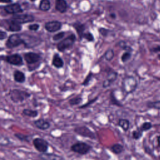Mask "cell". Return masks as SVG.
Returning <instances> with one entry per match:
<instances>
[{
  "instance_id": "obj_1",
  "label": "cell",
  "mask_w": 160,
  "mask_h": 160,
  "mask_svg": "<svg viewBox=\"0 0 160 160\" xmlns=\"http://www.w3.org/2000/svg\"><path fill=\"white\" fill-rule=\"evenodd\" d=\"M9 96L10 99L13 102L21 103L29 98L31 96V94L26 91L18 89H13L9 91Z\"/></svg>"
},
{
  "instance_id": "obj_2",
  "label": "cell",
  "mask_w": 160,
  "mask_h": 160,
  "mask_svg": "<svg viewBox=\"0 0 160 160\" xmlns=\"http://www.w3.org/2000/svg\"><path fill=\"white\" fill-rule=\"evenodd\" d=\"M70 149L75 153L84 156L91 152L92 149V146L86 142L77 141L71 146Z\"/></svg>"
},
{
  "instance_id": "obj_3",
  "label": "cell",
  "mask_w": 160,
  "mask_h": 160,
  "mask_svg": "<svg viewBox=\"0 0 160 160\" xmlns=\"http://www.w3.org/2000/svg\"><path fill=\"white\" fill-rule=\"evenodd\" d=\"M137 81L133 76H126L122 81V89L126 94L134 92L137 88Z\"/></svg>"
},
{
  "instance_id": "obj_4",
  "label": "cell",
  "mask_w": 160,
  "mask_h": 160,
  "mask_svg": "<svg viewBox=\"0 0 160 160\" xmlns=\"http://www.w3.org/2000/svg\"><path fill=\"white\" fill-rule=\"evenodd\" d=\"M76 38L74 34H71L65 39L61 40L57 44V49L60 52H64L67 49H69L72 47Z\"/></svg>"
},
{
  "instance_id": "obj_5",
  "label": "cell",
  "mask_w": 160,
  "mask_h": 160,
  "mask_svg": "<svg viewBox=\"0 0 160 160\" xmlns=\"http://www.w3.org/2000/svg\"><path fill=\"white\" fill-rule=\"evenodd\" d=\"M32 143L34 148L37 151L40 153L47 152L49 149V142L48 141L42 138L36 137L32 139Z\"/></svg>"
},
{
  "instance_id": "obj_6",
  "label": "cell",
  "mask_w": 160,
  "mask_h": 160,
  "mask_svg": "<svg viewBox=\"0 0 160 160\" xmlns=\"http://www.w3.org/2000/svg\"><path fill=\"white\" fill-rule=\"evenodd\" d=\"M73 131L76 134L81 136L82 137H84V138H89V139H91L92 140H94L96 138L94 132L91 129H89L88 126H86L85 125L76 126L74 128Z\"/></svg>"
},
{
  "instance_id": "obj_7",
  "label": "cell",
  "mask_w": 160,
  "mask_h": 160,
  "mask_svg": "<svg viewBox=\"0 0 160 160\" xmlns=\"http://www.w3.org/2000/svg\"><path fill=\"white\" fill-rule=\"evenodd\" d=\"M21 44L24 45V41L21 35L19 34H12L10 35L6 42V46L9 49L16 48Z\"/></svg>"
},
{
  "instance_id": "obj_8",
  "label": "cell",
  "mask_w": 160,
  "mask_h": 160,
  "mask_svg": "<svg viewBox=\"0 0 160 160\" xmlns=\"http://www.w3.org/2000/svg\"><path fill=\"white\" fill-rule=\"evenodd\" d=\"M22 34L24 37H22V34L21 35L24 41V46L27 48H32L35 46H37L39 44H41L42 41L41 39L38 37L28 35V34Z\"/></svg>"
},
{
  "instance_id": "obj_9",
  "label": "cell",
  "mask_w": 160,
  "mask_h": 160,
  "mask_svg": "<svg viewBox=\"0 0 160 160\" xmlns=\"http://www.w3.org/2000/svg\"><path fill=\"white\" fill-rule=\"evenodd\" d=\"M12 20L18 22L19 24H24L31 22L34 21V17L29 14H14L11 18Z\"/></svg>"
},
{
  "instance_id": "obj_10",
  "label": "cell",
  "mask_w": 160,
  "mask_h": 160,
  "mask_svg": "<svg viewBox=\"0 0 160 160\" xmlns=\"http://www.w3.org/2000/svg\"><path fill=\"white\" fill-rule=\"evenodd\" d=\"M2 59H4L8 63L14 66H21L23 64L22 58L18 54H13L8 56H6L4 58L1 57Z\"/></svg>"
},
{
  "instance_id": "obj_11",
  "label": "cell",
  "mask_w": 160,
  "mask_h": 160,
  "mask_svg": "<svg viewBox=\"0 0 160 160\" xmlns=\"http://www.w3.org/2000/svg\"><path fill=\"white\" fill-rule=\"evenodd\" d=\"M4 9L8 14H12L13 15L23 12V9L19 3H12L6 5L4 6Z\"/></svg>"
},
{
  "instance_id": "obj_12",
  "label": "cell",
  "mask_w": 160,
  "mask_h": 160,
  "mask_svg": "<svg viewBox=\"0 0 160 160\" xmlns=\"http://www.w3.org/2000/svg\"><path fill=\"white\" fill-rule=\"evenodd\" d=\"M62 28V22L58 21H52L45 23L44 28L49 32H54L60 30Z\"/></svg>"
},
{
  "instance_id": "obj_13",
  "label": "cell",
  "mask_w": 160,
  "mask_h": 160,
  "mask_svg": "<svg viewBox=\"0 0 160 160\" xmlns=\"http://www.w3.org/2000/svg\"><path fill=\"white\" fill-rule=\"evenodd\" d=\"M35 127L41 131H46L51 127V123L44 118H39L33 121Z\"/></svg>"
},
{
  "instance_id": "obj_14",
  "label": "cell",
  "mask_w": 160,
  "mask_h": 160,
  "mask_svg": "<svg viewBox=\"0 0 160 160\" xmlns=\"http://www.w3.org/2000/svg\"><path fill=\"white\" fill-rule=\"evenodd\" d=\"M24 58L28 64H33L39 61L41 59V56L37 53L28 52L24 54Z\"/></svg>"
},
{
  "instance_id": "obj_15",
  "label": "cell",
  "mask_w": 160,
  "mask_h": 160,
  "mask_svg": "<svg viewBox=\"0 0 160 160\" xmlns=\"http://www.w3.org/2000/svg\"><path fill=\"white\" fill-rule=\"evenodd\" d=\"M39 156L42 160H66L62 156L52 152L40 153Z\"/></svg>"
},
{
  "instance_id": "obj_16",
  "label": "cell",
  "mask_w": 160,
  "mask_h": 160,
  "mask_svg": "<svg viewBox=\"0 0 160 160\" xmlns=\"http://www.w3.org/2000/svg\"><path fill=\"white\" fill-rule=\"evenodd\" d=\"M118 77V73L116 71H111L108 74L107 79H105L102 82V88H107L109 87L112 83L115 81Z\"/></svg>"
},
{
  "instance_id": "obj_17",
  "label": "cell",
  "mask_w": 160,
  "mask_h": 160,
  "mask_svg": "<svg viewBox=\"0 0 160 160\" xmlns=\"http://www.w3.org/2000/svg\"><path fill=\"white\" fill-rule=\"evenodd\" d=\"M55 8L60 13H65L68 9V4L66 0H56Z\"/></svg>"
},
{
  "instance_id": "obj_18",
  "label": "cell",
  "mask_w": 160,
  "mask_h": 160,
  "mask_svg": "<svg viewBox=\"0 0 160 160\" xmlns=\"http://www.w3.org/2000/svg\"><path fill=\"white\" fill-rule=\"evenodd\" d=\"M9 30L11 32H19L22 29V26L18 22L10 19L7 20Z\"/></svg>"
},
{
  "instance_id": "obj_19",
  "label": "cell",
  "mask_w": 160,
  "mask_h": 160,
  "mask_svg": "<svg viewBox=\"0 0 160 160\" xmlns=\"http://www.w3.org/2000/svg\"><path fill=\"white\" fill-rule=\"evenodd\" d=\"M72 26L76 29L79 39H82L83 38V35L84 34V31H85L84 24H82L81 22L77 21L72 24Z\"/></svg>"
},
{
  "instance_id": "obj_20",
  "label": "cell",
  "mask_w": 160,
  "mask_h": 160,
  "mask_svg": "<svg viewBox=\"0 0 160 160\" xmlns=\"http://www.w3.org/2000/svg\"><path fill=\"white\" fill-rule=\"evenodd\" d=\"M110 151L116 155H119L124 151V148L120 143H114L109 147Z\"/></svg>"
},
{
  "instance_id": "obj_21",
  "label": "cell",
  "mask_w": 160,
  "mask_h": 160,
  "mask_svg": "<svg viewBox=\"0 0 160 160\" xmlns=\"http://www.w3.org/2000/svg\"><path fill=\"white\" fill-rule=\"evenodd\" d=\"M52 65L58 69L61 68L64 66V61L58 54H54L52 60Z\"/></svg>"
},
{
  "instance_id": "obj_22",
  "label": "cell",
  "mask_w": 160,
  "mask_h": 160,
  "mask_svg": "<svg viewBox=\"0 0 160 160\" xmlns=\"http://www.w3.org/2000/svg\"><path fill=\"white\" fill-rule=\"evenodd\" d=\"M118 126L120 127L123 130V131L126 132L130 128V121L128 119L120 118L118 121Z\"/></svg>"
},
{
  "instance_id": "obj_23",
  "label": "cell",
  "mask_w": 160,
  "mask_h": 160,
  "mask_svg": "<svg viewBox=\"0 0 160 160\" xmlns=\"http://www.w3.org/2000/svg\"><path fill=\"white\" fill-rule=\"evenodd\" d=\"M13 78L16 82L19 83H23L26 81V77L24 72L21 71L16 70L13 73Z\"/></svg>"
},
{
  "instance_id": "obj_24",
  "label": "cell",
  "mask_w": 160,
  "mask_h": 160,
  "mask_svg": "<svg viewBox=\"0 0 160 160\" xmlns=\"http://www.w3.org/2000/svg\"><path fill=\"white\" fill-rule=\"evenodd\" d=\"M22 114L23 116H28L29 118H35L36 117H38L39 112L36 109H24L22 111Z\"/></svg>"
},
{
  "instance_id": "obj_25",
  "label": "cell",
  "mask_w": 160,
  "mask_h": 160,
  "mask_svg": "<svg viewBox=\"0 0 160 160\" xmlns=\"http://www.w3.org/2000/svg\"><path fill=\"white\" fill-rule=\"evenodd\" d=\"M14 136L19 141H20L21 142H29L31 141V139L32 137V136H30L28 134H24L21 132H16L14 134Z\"/></svg>"
},
{
  "instance_id": "obj_26",
  "label": "cell",
  "mask_w": 160,
  "mask_h": 160,
  "mask_svg": "<svg viewBox=\"0 0 160 160\" xmlns=\"http://www.w3.org/2000/svg\"><path fill=\"white\" fill-rule=\"evenodd\" d=\"M51 8V2L49 0H41L39 5V9L42 11H48Z\"/></svg>"
},
{
  "instance_id": "obj_27",
  "label": "cell",
  "mask_w": 160,
  "mask_h": 160,
  "mask_svg": "<svg viewBox=\"0 0 160 160\" xmlns=\"http://www.w3.org/2000/svg\"><path fill=\"white\" fill-rule=\"evenodd\" d=\"M109 101L110 104L112 105L116 106L118 107H123V104L117 99V98L114 96L113 91H111V92L109 94Z\"/></svg>"
},
{
  "instance_id": "obj_28",
  "label": "cell",
  "mask_w": 160,
  "mask_h": 160,
  "mask_svg": "<svg viewBox=\"0 0 160 160\" xmlns=\"http://www.w3.org/2000/svg\"><path fill=\"white\" fill-rule=\"evenodd\" d=\"M82 102V98L81 97V96L78 95L76 96L75 97H73L72 98H71L69 101L68 102L69 104L73 106H76V105H79L80 104L81 102Z\"/></svg>"
},
{
  "instance_id": "obj_29",
  "label": "cell",
  "mask_w": 160,
  "mask_h": 160,
  "mask_svg": "<svg viewBox=\"0 0 160 160\" xmlns=\"http://www.w3.org/2000/svg\"><path fill=\"white\" fill-rule=\"evenodd\" d=\"M143 131L140 129V128H137L136 129L132 131V138L135 140H139L142 136Z\"/></svg>"
},
{
  "instance_id": "obj_30",
  "label": "cell",
  "mask_w": 160,
  "mask_h": 160,
  "mask_svg": "<svg viewBox=\"0 0 160 160\" xmlns=\"http://www.w3.org/2000/svg\"><path fill=\"white\" fill-rule=\"evenodd\" d=\"M114 56V52L112 49H108L104 53V58L108 61H111Z\"/></svg>"
},
{
  "instance_id": "obj_31",
  "label": "cell",
  "mask_w": 160,
  "mask_h": 160,
  "mask_svg": "<svg viewBox=\"0 0 160 160\" xmlns=\"http://www.w3.org/2000/svg\"><path fill=\"white\" fill-rule=\"evenodd\" d=\"M146 106L149 108H152L156 109H160V101H149L147 102Z\"/></svg>"
},
{
  "instance_id": "obj_32",
  "label": "cell",
  "mask_w": 160,
  "mask_h": 160,
  "mask_svg": "<svg viewBox=\"0 0 160 160\" xmlns=\"http://www.w3.org/2000/svg\"><path fill=\"white\" fill-rule=\"evenodd\" d=\"M152 127V125L151 124V122H149V121H146V122H144L141 125V126L139 127L140 129L143 131H147L148 130H149L150 129H151Z\"/></svg>"
},
{
  "instance_id": "obj_33",
  "label": "cell",
  "mask_w": 160,
  "mask_h": 160,
  "mask_svg": "<svg viewBox=\"0 0 160 160\" xmlns=\"http://www.w3.org/2000/svg\"><path fill=\"white\" fill-rule=\"evenodd\" d=\"M98 96H96V97L94 98L93 99H91L89 100L86 103H85V104H82V105L79 106V109H84V108H86L90 106L91 105H92L93 103H94V102L98 100Z\"/></svg>"
},
{
  "instance_id": "obj_34",
  "label": "cell",
  "mask_w": 160,
  "mask_h": 160,
  "mask_svg": "<svg viewBox=\"0 0 160 160\" xmlns=\"http://www.w3.org/2000/svg\"><path fill=\"white\" fill-rule=\"evenodd\" d=\"M93 76V73L92 72H89V74L87 75V76L86 77V78L84 79V80L83 81V82H82V85L84 86H87L89 84Z\"/></svg>"
},
{
  "instance_id": "obj_35",
  "label": "cell",
  "mask_w": 160,
  "mask_h": 160,
  "mask_svg": "<svg viewBox=\"0 0 160 160\" xmlns=\"http://www.w3.org/2000/svg\"><path fill=\"white\" fill-rule=\"evenodd\" d=\"M131 57V52H128V51H125V52H124L122 54V55L121 56V61L124 63L128 61H129Z\"/></svg>"
},
{
  "instance_id": "obj_36",
  "label": "cell",
  "mask_w": 160,
  "mask_h": 160,
  "mask_svg": "<svg viewBox=\"0 0 160 160\" xmlns=\"http://www.w3.org/2000/svg\"><path fill=\"white\" fill-rule=\"evenodd\" d=\"M118 45L119 46L120 48H121L122 49L125 50L126 51L131 52V51L132 50V48H131L130 46H128V45L126 44V42H124V41H120V42H118Z\"/></svg>"
},
{
  "instance_id": "obj_37",
  "label": "cell",
  "mask_w": 160,
  "mask_h": 160,
  "mask_svg": "<svg viewBox=\"0 0 160 160\" xmlns=\"http://www.w3.org/2000/svg\"><path fill=\"white\" fill-rule=\"evenodd\" d=\"M83 38L86 39L88 41H89V42H92V41H94V36H93L91 32H85L83 35Z\"/></svg>"
},
{
  "instance_id": "obj_38",
  "label": "cell",
  "mask_w": 160,
  "mask_h": 160,
  "mask_svg": "<svg viewBox=\"0 0 160 160\" xmlns=\"http://www.w3.org/2000/svg\"><path fill=\"white\" fill-rule=\"evenodd\" d=\"M65 35V32L64 31H61V32H59L56 34H54L53 36H52V39L54 41H59L61 39H62Z\"/></svg>"
},
{
  "instance_id": "obj_39",
  "label": "cell",
  "mask_w": 160,
  "mask_h": 160,
  "mask_svg": "<svg viewBox=\"0 0 160 160\" xmlns=\"http://www.w3.org/2000/svg\"><path fill=\"white\" fill-rule=\"evenodd\" d=\"M28 29H29L30 31H38V30L39 29V25L38 24H36V23L32 24H30V25L28 26Z\"/></svg>"
},
{
  "instance_id": "obj_40",
  "label": "cell",
  "mask_w": 160,
  "mask_h": 160,
  "mask_svg": "<svg viewBox=\"0 0 160 160\" xmlns=\"http://www.w3.org/2000/svg\"><path fill=\"white\" fill-rule=\"evenodd\" d=\"M99 33L104 37H106L108 36L109 31L107 29H105V28H101L99 29Z\"/></svg>"
},
{
  "instance_id": "obj_41",
  "label": "cell",
  "mask_w": 160,
  "mask_h": 160,
  "mask_svg": "<svg viewBox=\"0 0 160 160\" xmlns=\"http://www.w3.org/2000/svg\"><path fill=\"white\" fill-rule=\"evenodd\" d=\"M7 36H8V34H7L6 32L3 31L2 30L0 31V40L1 41L7 38Z\"/></svg>"
},
{
  "instance_id": "obj_42",
  "label": "cell",
  "mask_w": 160,
  "mask_h": 160,
  "mask_svg": "<svg viewBox=\"0 0 160 160\" xmlns=\"http://www.w3.org/2000/svg\"><path fill=\"white\" fill-rule=\"evenodd\" d=\"M0 2L2 3H11L12 2V0H0Z\"/></svg>"
},
{
  "instance_id": "obj_43",
  "label": "cell",
  "mask_w": 160,
  "mask_h": 160,
  "mask_svg": "<svg viewBox=\"0 0 160 160\" xmlns=\"http://www.w3.org/2000/svg\"><path fill=\"white\" fill-rule=\"evenodd\" d=\"M152 51L154 52H158V51H160V46H157L156 48H154L152 49Z\"/></svg>"
},
{
  "instance_id": "obj_44",
  "label": "cell",
  "mask_w": 160,
  "mask_h": 160,
  "mask_svg": "<svg viewBox=\"0 0 160 160\" xmlns=\"http://www.w3.org/2000/svg\"><path fill=\"white\" fill-rule=\"evenodd\" d=\"M109 16L112 18V19H116V15L115 14V13H111L109 14Z\"/></svg>"
},
{
  "instance_id": "obj_45",
  "label": "cell",
  "mask_w": 160,
  "mask_h": 160,
  "mask_svg": "<svg viewBox=\"0 0 160 160\" xmlns=\"http://www.w3.org/2000/svg\"><path fill=\"white\" fill-rule=\"evenodd\" d=\"M157 142H158V145L159 147H160V135H159L157 137Z\"/></svg>"
},
{
  "instance_id": "obj_46",
  "label": "cell",
  "mask_w": 160,
  "mask_h": 160,
  "mask_svg": "<svg viewBox=\"0 0 160 160\" xmlns=\"http://www.w3.org/2000/svg\"><path fill=\"white\" fill-rule=\"evenodd\" d=\"M30 1H32V2H34V1H35L36 0H30Z\"/></svg>"
}]
</instances>
